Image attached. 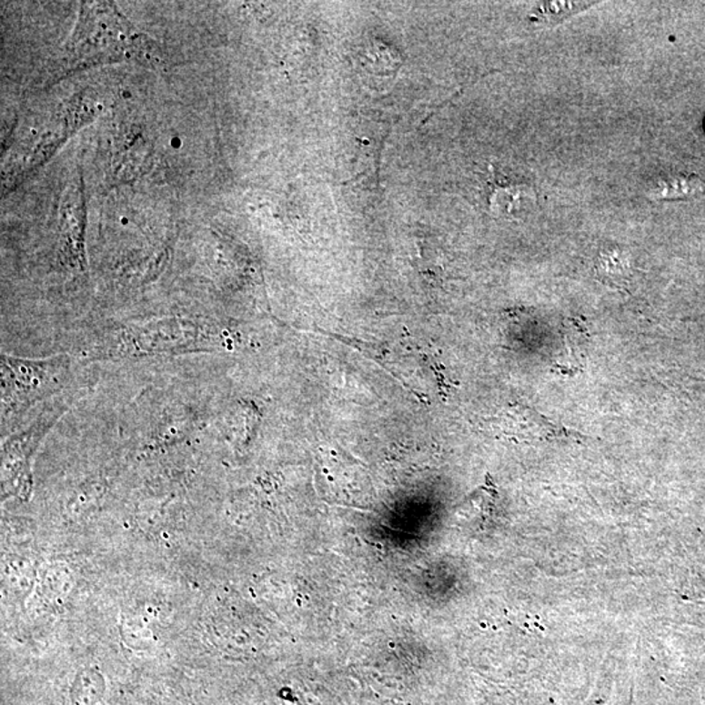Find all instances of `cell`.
Instances as JSON below:
<instances>
[{"instance_id":"cell-1","label":"cell","mask_w":705,"mask_h":705,"mask_svg":"<svg viewBox=\"0 0 705 705\" xmlns=\"http://www.w3.org/2000/svg\"><path fill=\"white\" fill-rule=\"evenodd\" d=\"M225 343V329L204 317H156L106 329L88 347L86 356L89 359L178 356L213 352Z\"/></svg>"},{"instance_id":"cell-4","label":"cell","mask_w":705,"mask_h":705,"mask_svg":"<svg viewBox=\"0 0 705 705\" xmlns=\"http://www.w3.org/2000/svg\"><path fill=\"white\" fill-rule=\"evenodd\" d=\"M509 421L514 423L512 428H516V431L520 437L525 439H558V438H566L575 435L572 431L567 430L562 426L555 425V423L549 421L542 414L537 413L536 410L521 407L516 408L514 412L509 413Z\"/></svg>"},{"instance_id":"cell-7","label":"cell","mask_w":705,"mask_h":705,"mask_svg":"<svg viewBox=\"0 0 705 705\" xmlns=\"http://www.w3.org/2000/svg\"><path fill=\"white\" fill-rule=\"evenodd\" d=\"M173 144H174V146H181V143H179V140H178V139H174V140H173Z\"/></svg>"},{"instance_id":"cell-6","label":"cell","mask_w":705,"mask_h":705,"mask_svg":"<svg viewBox=\"0 0 705 705\" xmlns=\"http://www.w3.org/2000/svg\"><path fill=\"white\" fill-rule=\"evenodd\" d=\"M592 5L593 2H544L539 3V7L534 12V16L539 17L541 21L555 23V21L572 16L578 12L584 11L585 8L592 7Z\"/></svg>"},{"instance_id":"cell-5","label":"cell","mask_w":705,"mask_h":705,"mask_svg":"<svg viewBox=\"0 0 705 705\" xmlns=\"http://www.w3.org/2000/svg\"><path fill=\"white\" fill-rule=\"evenodd\" d=\"M705 182L696 174H678L668 176L655 186L652 197L655 200L689 199L704 194Z\"/></svg>"},{"instance_id":"cell-2","label":"cell","mask_w":705,"mask_h":705,"mask_svg":"<svg viewBox=\"0 0 705 705\" xmlns=\"http://www.w3.org/2000/svg\"><path fill=\"white\" fill-rule=\"evenodd\" d=\"M3 428L41 401L65 388L71 374L68 356L44 359L20 358L2 354Z\"/></svg>"},{"instance_id":"cell-3","label":"cell","mask_w":705,"mask_h":705,"mask_svg":"<svg viewBox=\"0 0 705 705\" xmlns=\"http://www.w3.org/2000/svg\"><path fill=\"white\" fill-rule=\"evenodd\" d=\"M70 400L62 398L54 401L38 416L32 425L24 428L21 433L10 438L3 447V467H5V478L7 482L12 477L26 476L29 458L37 448L38 444L44 439L47 431L58 421L63 413L68 409Z\"/></svg>"}]
</instances>
